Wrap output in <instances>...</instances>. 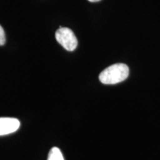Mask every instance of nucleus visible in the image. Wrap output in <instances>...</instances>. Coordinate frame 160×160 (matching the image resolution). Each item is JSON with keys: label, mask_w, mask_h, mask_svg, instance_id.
Segmentation results:
<instances>
[{"label": "nucleus", "mask_w": 160, "mask_h": 160, "mask_svg": "<svg viewBox=\"0 0 160 160\" xmlns=\"http://www.w3.org/2000/svg\"><path fill=\"white\" fill-rule=\"evenodd\" d=\"M129 75V68L123 63H117L109 66L101 72L99 81L105 85H114L127 79Z\"/></svg>", "instance_id": "f257e3e1"}, {"label": "nucleus", "mask_w": 160, "mask_h": 160, "mask_svg": "<svg viewBox=\"0 0 160 160\" xmlns=\"http://www.w3.org/2000/svg\"><path fill=\"white\" fill-rule=\"evenodd\" d=\"M56 39L65 50L73 51L77 48L78 41L73 31L68 28H62L60 26L59 28L56 32Z\"/></svg>", "instance_id": "f03ea898"}, {"label": "nucleus", "mask_w": 160, "mask_h": 160, "mask_svg": "<svg viewBox=\"0 0 160 160\" xmlns=\"http://www.w3.org/2000/svg\"><path fill=\"white\" fill-rule=\"evenodd\" d=\"M20 122L16 118H0V136L8 135L19 129Z\"/></svg>", "instance_id": "7ed1b4c3"}, {"label": "nucleus", "mask_w": 160, "mask_h": 160, "mask_svg": "<svg viewBox=\"0 0 160 160\" xmlns=\"http://www.w3.org/2000/svg\"><path fill=\"white\" fill-rule=\"evenodd\" d=\"M48 160H65L59 148L57 147L52 148L49 152Z\"/></svg>", "instance_id": "20e7f679"}, {"label": "nucleus", "mask_w": 160, "mask_h": 160, "mask_svg": "<svg viewBox=\"0 0 160 160\" xmlns=\"http://www.w3.org/2000/svg\"><path fill=\"white\" fill-rule=\"evenodd\" d=\"M5 42H6V38H5V31H4V29L2 28V27L0 25V46L5 45Z\"/></svg>", "instance_id": "39448f33"}, {"label": "nucleus", "mask_w": 160, "mask_h": 160, "mask_svg": "<svg viewBox=\"0 0 160 160\" xmlns=\"http://www.w3.org/2000/svg\"><path fill=\"white\" fill-rule=\"evenodd\" d=\"M89 2H99L101 0H88Z\"/></svg>", "instance_id": "423d86ee"}]
</instances>
